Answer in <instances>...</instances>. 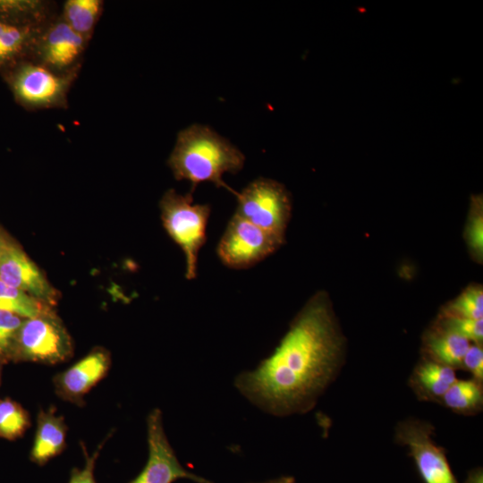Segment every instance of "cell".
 <instances>
[{"instance_id": "20", "label": "cell", "mask_w": 483, "mask_h": 483, "mask_svg": "<svg viewBox=\"0 0 483 483\" xmlns=\"http://www.w3.org/2000/svg\"><path fill=\"white\" fill-rule=\"evenodd\" d=\"M444 315L464 318H483V292L473 287L463 292L448 307Z\"/></svg>"}, {"instance_id": "17", "label": "cell", "mask_w": 483, "mask_h": 483, "mask_svg": "<svg viewBox=\"0 0 483 483\" xmlns=\"http://www.w3.org/2000/svg\"><path fill=\"white\" fill-rule=\"evenodd\" d=\"M101 0H67L60 17L88 42L103 12Z\"/></svg>"}, {"instance_id": "10", "label": "cell", "mask_w": 483, "mask_h": 483, "mask_svg": "<svg viewBox=\"0 0 483 483\" xmlns=\"http://www.w3.org/2000/svg\"><path fill=\"white\" fill-rule=\"evenodd\" d=\"M87 44L60 16L55 17L38 36L30 61L56 72H66L80 66Z\"/></svg>"}, {"instance_id": "23", "label": "cell", "mask_w": 483, "mask_h": 483, "mask_svg": "<svg viewBox=\"0 0 483 483\" xmlns=\"http://www.w3.org/2000/svg\"><path fill=\"white\" fill-rule=\"evenodd\" d=\"M106 440L98 445L97 449L91 455L87 453L84 444L82 442L80 443L85 456V465L82 469L73 468L71 470L68 483H97L94 477L95 464Z\"/></svg>"}, {"instance_id": "2", "label": "cell", "mask_w": 483, "mask_h": 483, "mask_svg": "<svg viewBox=\"0 0 483 483\" xmlns=\"http://www.w3.org/2000/svg\"><path fill=\"white\" fill-rule=\"evenodd\" d=\"M244 163L245 157L238 148L201 124H192L179 131L168 158L175 179L191 182V193L198 184L209 182L235 194L225 184L223 175L238 173Z\"/></svg>"}, {"instance_id": "12", "label": "cell", "mask_w": 483, "mask_h": 483, "mask_svg": "<svg viewBox=\"0 0 483 483\" xmlns=\"http://www.w3.org/2000/svg\"><path fill=\"white\" fill-rule=\"evenodd\" d=\"M111 366L109 351L94 347L72 366L55 375V392L62 400L82 406L85 395L106 377Z\"/></svg>"}, {"instance_id": "15", "label": "cell", "mask_w": 483, "mask_h": 483, "mask_svg": "<svg viewBox=\"0 0 483 483\" xmlns=\"http://www.w3.org/2000/svg\"><path fill=\"white\" fill-rule=\"evenodd\" d=\"M470 345L468 339L439 323L425 336L423 356L457 370Z\"/></svg>"}, {"instance_id": "21", "label": "cell", "mask_w": 483, "mask_h": 483, "mask_svg": "<svg viewBox=\"0 0 483 483\" xmlns=\"http://www.w3.org/2000/svg\"><path fill=\"white\" fill-rule=\"evenodd\" d=\"M24 318L0 309V359L4 363L11 360L18 331Z\"/></svg>"}, {"instance_id": "29", "label": "cell", "mask_w": 483, "mask_h": 483, "mask_svg": "<svg viewBox=\"0 0 483 483\" xmlns=\"http://www.w3.org/2000/svg\"><path fill=\"white\" fill-rule=\"evenodd\" d=\"M9 24H10V23L5 22V21L0 20V38L2 37V35L4 34V32L5 31V30L7 29V27H8Z\"/></svg>"}, {"instance_id": "18", "label": "cell", "mask_w": 483, "mask_h": 483, "mask_svg": "<svg viewBox=\"0 0 483 483\" xmlns=\"http://www.w3.org/2000/svg\"><path fill=\"white\" fill-rule=\"evenodd\" d=\"M30 426L29 412L11 398L0 399V437L15 440Z\"/></svg>"}, {"instance_id": "28", "label": "cell", "mask_w": 483, "mask_h": 483, "mask_svg": "<svg viewBox=\"0 0 483 483\" xmlns=\"http://www.w3.org/2000/svg\"><path fill=\"white\" fill-rule=\"evenodd\" d=\"M9 242L10 241L4 239V236L0 233V255Z\"/></svg>"}, {"instance_id": "19", "label": "cell", "mask_w": 483, "mask_h": 483, "mask_svg": "<svg viewBox=\"0 0 483 483\" xmlns=\"http://www.w3.org/2000/svg\"><path fill=\"white\" fill-rule=\"evenodd\" d=\"M47 307L40 301L0 280V309L24 318L39 314Z\"/></svg>"}, {"instance_id": "1", "label": "cell", "mask_w": 483, "mask_h": 483, "mask_svg": "<svg viewBox=\"0 0 483 483\" xmlns=\"http://www.w3.org/2000/svg\"><path fill=\"white\" fill-rule=\"evenodd\" d=\"M345 341L326 296L311 298L277 347L258 367L242 372L236 388L250 402L277 417L303 414L337 378Z\"/></svg>"}, {"instance_id": "8", "label": "cell", "mask_w": 483, "mask_h": 483, "mask_svg": "<svg viewBox=\"0 0 483 483\" xmlns=\"http://www.w3.org/2000/svg\"><path fill=\"white\" fill-rule=\"evenodd\" d=\"M281 244L274 236L234 213L217 245V255L226 267L242 269L261 261Z\"/></svg>"}, {"instance_id": "26", "label": "cell", "mask_w": 483, "mask_h": 483, "mask_svg": "<svg viewBox=\"0 0 483 483\" xmlns=\"http://www.w3.org/2000/svg\"><path fill=\"white\" fill-rule=\"evenodd\" d=\"M465 483H483V471L481 468H476L470 471Z\"/></svg>"}, {"instance_id": "11", "label": "cell", "mask_w": 483, "mask_h": 483, "mask_svg": "<svg viewBox=\"0 0 483 483\" xmlns=\"http://www.w3.org/2000/svg\"><path fill=\"white\" fill-rule=\"evenodd\" d=\"M0 280L50 308H54L60 299V292L39 267L11 242L0 255Z\"/></svg>"}, {"instance_id": "14", "label": "cell", "mask_w": 483, "mask_h": 483, "mask_svg": "<svg viewBox=\"0 0 483 483\" xmlns=\"http://www.w3.org/2000/svg\"><path fill=\"white\" fill-rule=\"evenodd\" d=\"M456 379L454 369L423 356L412 369L408 386L418 400L439 403Z\"/></svg>"}, {"instance_id": "24", "label": "cell", "mask_w": 483, "mask_h": 483, "mask_svg": "<svg viewBox=\"0 0 483 483\" xmlns=\"http://www.w3.org/2000/svg\"><path fill=\"white\" fill-rule=\"evenodd\" d=\"M461 369L470 374V377L483 382V348L482 344L472 343L462 360Z\"/></svg>"}, {"instance_id": "16", "label": "cell", "mask_w": 483, "mask_h": 483, "mask_svg": "<svg viewBox=\"0 0 483 483\" xmlns=\"http://www.w3.org/2000/svg\"><path fill=\"white\" fill-rule=\"evenodd\" d=\"M439 403L460 415H476L483 409V382L457 377Z\"/></svg>"}, {"instance_id": "25", "label": "cell", "mask_w": 483, "mask_h": 483, "mask_svg": "<svg viewBox=\"0 0 483 483\" xmlns=\"http://www.w3.org/2000/svg\"><path fill=\"white\" fill-rule=\"evenodd\" d=\"M468 238L470 247L481 255L483 250V218L481 211L472 216L468 229Z\"/></svg>"}, {"instance_id": "9", "label": "cell", "mask_w": 483, "mask_h": 483, "mask_svg": "<svg viewBox=\"0 0 483 483\" xmlns=\"http://www.w3.org/2000/svg\"><path fill=\"white\" fill-rule=\"evenodd\" d=\"M147 439V462L138 476L129 483H173L181 479L195 483H212L182 466L166 437L162 412L157 408L153 409L148 415Z\"/></svg>"}, {"instance_id": "30", "label": "cell", "mask_w": 483, "mask_h": 483, "mask_svg": "<svg viewBox=\"0 0 483 483\" xmlns=\"http://www.w3.org/2000/svg\"><path fill=\"white\" fill-rule=\"evenodd\" d=\"M3 363H4V362H3V361L1 360V359H0V377H1V366H2Z\"/></svg>"}, {"instance_id": "13", "label": "cell", "mask_w": 483, "mask_h": 483, "mask_svg": "<svg viewBox=\"0 0 483 483\" xmlns=\"http://www.w3.org/2000/svg\"><path fill=\"white\" fill-rule=\"evenodd\" d=\"M68 427L64 416L57 415L55 406L40 409L37 415V427L30 460L39 465L47 464L61 454L66 447Z\"/></svg>"}, {"instance_id": "7", "label": "cell", "mask_w": 483, "mask_h": 483, "mask_svg": "<svg viewBox=\"0 0 483 483\" xmlns=\"http://www.w3.org/2000/svg\"><path fill=\"white\" fill-rule=\"evenodd\" d=\"M434 435L435 427L429 421L415 417L399 421L394 430L395 443L407 448L425 483H458Z\"/></svg>"}, {"instance_id": "5", "label": "cell", "mask_w": 483, "mask_h": 483, "mask_svg": "<svg viewBox=\"0 0 483 483\" xmlns=\"http://www.w3.org/2000/svg\"><path fill=\"white\" fill-rule=\"evenodd\" d=\"M234 195L237 198L235 213L238 216L284 242L291 214V201L281 183L259 177Z\"/></svg>"}, {"instance_id": "6", "label": "cell", "mask_w": 483, "mask_h": 483, "mask_svg": "<svg viewBox=\"0 0 483 483\" xmlns=\"http://www.w3.org/2000/svg\"><path fill=\"white\" fill-rule=\"evenodd\" d=\"M80 66L56 72L36 62L21 64L12 78V89L16 99L30 109L66 108L68 93Z\"/></svg>"}, {"instance_id": "4", "label": "cell", "mask_w": 483, "mask_h": 483, "mask_svg": "<svg viewBox=\"0 0 483 483\" xmlns=\"http://www.w3.org/2000/svg\"><path fill=\"white\" fill-rule=\"evenodd\" d=\"M73 341L54 308L24 318L15 339L11 360L55 365L71 359Z\"/></svg>"}, {"instance_id": "22", "label": "cell", "mask_w": 483, "mask_h": 483, "mask_svg": "<svg viewBox=\"0 0 483 483\" xmlns=\"http://www.w3.org/2000/svg\"><path fill=\"white\" fill-rule=\"evenodd\" d=\"M439 323L448 329L465 337L470 342L482 344L483 318L471 319L444 315Z\"/></svg>"}, {"instance_id": "3", "label": "cell", "mask_w": 483, "mask_h": 483, "mask_svg": "<svg viewBox=\"0 0 483 483\" xmlns=\"http://www.w3.org/2000/svg\"><path fill=\"white\" fill-rule=\"evenodd\" d=\"M159 206L165 231L185 255V277L192 280L197 276L199 252L207 241L210 206L193 204L191 191L181 195L173 189L165 191Z\"/></svg>"}, {"instance_id": "27", "label": "cell", "mask_w": 483, "mask_h": 483, "mask_svg": "<svg viewBox=\"0 0 483 483\" xmlns=\"http://www.w3.org/2000/svg\"><path fill=\"white\" fill-rule=\"evenodd\" d=\"M261 483H295V479L292 476H283Z\"/></svg>"}]
</instances>
